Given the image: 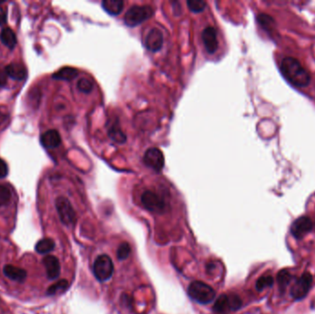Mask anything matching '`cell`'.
<instances>
[{"label":"cell","mask_w":315,"mask_h":314,"mask_svg":"<svg viewBox=\"0 0 315 314\" xmlns=\"http://www.w3.org/2000/svg\"><path fill=\"white\" fill-rule=\"evenodd\" d=\"M144 163L155 171H159L164 167V156L161 151L156 148H152L145 153Z\"/></svg>","instance_id":"cell-9"},{"label":"cell","mask_w":315,"mask_h":314,"mask_svg":"<svg viewBox=\"0 0 315 314\" xmlns=\"http://www.w3.org/2000/svg\"><path fill=\"white\" fill-rule=\"evenodd\" d=\"M11 199V192L5 185H0V208L7 206Z\"/></svg>","instance_id":"cell-27"},{"label":"cell","mask_w":315,"mask_h":314,"mask_svg":"<svg viewBox=\"0 0 315 314\" xmlns=\"http://www.w3.org/2000/svg\"><path fill=\"white\" fill-rule=\"evenodd\" d=\"M164 37L163 33L157 28L152 29L150 33H148L146 40H145V46L148 50L151 52H158L161 49L163 46Z\"/></svg>","instance_id":"cell-11"},{"label":"cell","mask_w":315,"mask_h":314,"mask_svg":"<svg viewBox=\"0 0 315 314\" xmlns=\"http://www.w3.org/2000/svg\"><path fill=\"white\" fill-rule=\"evenodd\" d=\"M154 14L151 6H133L125 15V23L129 27H136L149 20Z\"/></svg>","instance_id":"cell-3"},{"label":"cell","mask_w":315,"mask_h":314,"mask_svg":"<svg viewBox=\"0 0 315 314\" xmlns=\"http://www.w3.org/2000/svg\"><path fill=\"white\" fill-rule=\"evenodd\" d=\"M242 300L235 294L220 295L213 306L216 314H229L242 307Z\"/></svg>","instance_id":"cell-5"},{"label":"cell","mask_w":315,"mask_h":314,"mask_svg":"<svg viewBox=\"0 0 315 314\" xmlns=\"http://www.w3.org/2000/svg\"><path fill=\"white\" fill-rule=\"evenodd\" d=\"M292 279V275H290L288 270H281L277 274V282L281 288H286Z\"/></svg>","instance_id":"cell-25"},{"label":"cell","mask_w":315,"mask_h":314,"mask_svg":"<svg viewBox=\"0 0 315 314\" xmlns=\"http://www.w3.org/2000/svg\"><path fill=\"white\" fill-rule=\"evenodd\" d=\"M7 165L5 160H3L2 158H0V178H4L7 175Z\"/></svg>","instance_id":"cell-30"},{"label":"cell","mask_w":315,"mask_h":314,"mask_svg":"<svg viewBox=\"0 0 315 314\" xmlns=\"http://www.w3.org/2000/svg\"><path fill=\"white\" fill-rule=\"evenodd\" d=\"M3 273L7 276V278L13 280V281L21 282L25 281L27 278V272L24 269L20 268L18 266H15L12 264H7L3 267Z\"/></svg>","instance_id":"cell-15"},{"label":"cell","mask_w":315,"mask_h":314,"mask_svg":"<svg viewBox=\"0 0 315 314\" xmlns=\"http://www.w3.org/2000/svg\"><path fill=\"white\" fill-rule=\"evenodd\" d=\"M43 263L46 267L47 277L51 280L58 278L61 273V265L57 257L53 256H46L43 259Z\"/></svg>","instance_id":"cell-13"},{"label":"cell","mask_w":315,"mask_h":314,"mask_svg":"<svg viewBox=\"0 0 315 314\" xmlns=\"http://www.w3.org/2000/svg\"><path fill=\"white\" fill-rule=\"evenodd\" d=\"M202 41L207 52L213 54L218 48L217 32L214 27H207L202 33Z\"/></svg>","instance_id":"cell-12"},{"label":"cell","mask_w":315,"mask_h":314,"mask_svg":"<svg viewBox=\"0 0 315 314\" xmlns=\"http://www.w3.org/2000/svg\"><path fill=\"white\" fill-rule=\"evenodd\" d=\"M313 228L314 223L309 216H300L292 223L290 227V232L296 239L301 240L304 236L307 235Z\"/></svg>","instance_id":"cell-10"},{"label":"cell","mask_w":315,"mask_h":314,"mask_svg":"<svg viewBox=\"0 0 315 314\" xmlns=\"http://www.w3.org/2000/svg\"><path fill=\"white\" fill-rule=\"evenodd\" d=\"M92 271L99 281L109 280L113 274V262L111 257L107 255L98 256L94 261Z\"/></svg>","instance_id":"cell-4"},{"label":"cell","mask_w":315,"mask_h":314,"mask_svg":"<svg viewBox=\"0 0 315 314\" xmlns=\"http://www.w3.org/2000/svg\"><path fill=\"white\" fill-rule=\"evenodd\" d=\"M274 278L271 275H262L256 282V288L258 291H262L264 288L273 286Z\"/></svg>","instance_id":"cell-23"},{"label":"cell","mask_w":315,"mask_h":314,"mask_svg":"<svg viewBox=\"0 0 315 314\" xmlns=\"http://www.w3.org/2000/svg\"><path fill=\"white\" fill-rule=\"evenodd\" d=\"M191 299L199 304H210L216 298V292L210 285L202 281H194L188 287Z\"/></svg>","instance_id":"cell-2"},{"label":"cell","mask_w":315,"mask_h":314,"mask_svg":"<svg viewBox=\"0 0 315 314\" xmlns=\"http://www.w3.org/2000/svg\"><path fill=\"white\" fill-rule=\"evenodd\" d=\"M141 203L144 209L157 214L163 213L166 208L163 198L152 191H145L141 196Z\"/></svg>","instance_id":"cell-7"},{"label":"cell","mask_w":315,"mask_h":314,"mask_svg":"<svg viewBox=\"0 0 315 314\" xmlns=\"http://www.w3.org/2000/svg\"><path fill=\"white\" fill-rule=\"evenodd\" d=\"M5 71L7 73V76H9L11 79H16L19 81L26 79L27 69L25 66H22L19 63H11L7 65Z\"/></svg>","instance_id":"cell-16"},{"label":"cell","mask_w":315,"mask_h":314,"mask_svg":"<svg viewBox=\"0 0 315 314\" xmlns=\"http://www.w3.org/2000/svg\"><path fill=\"white\" fill-rule=\"evenodd\" d=\"M77 87H78L79 92H83V93H90L93 90V83L90 79H81L78 81Z\"/></svg>","instance_id":"cell-28"},{"label":"cell","mask_w":315,"mask_h":314,"mask_svg":"<svg viewBox=\"0 0 315 314\" xmlns=\"http://www.w3.org/2000/svg\"><path fill=\"white\" fill-rule=\"evenodd\" d=\"M102 7L111 16H117L123 10L124 2L122 0H104Z\"/></svg>","instance_id":"cell-17"},{"label":"cell","mask_w":315,"mask_h":314,"mask_svg":"<svg viewBox=\"0 0 315 314\" xmlns=\"http://www.w3.org/2000/svg\"><path fill=\"white\" fill-rule=\"evenodd\" d=\"M130 254H131V247H130V245L127 242H123L119 246V248L117 249V252H116L117 258L121 261L127 259L128 256H130Z\"/></svg>","instance_id":"cell-26"},{"label":"cell","mask_w":315,"mask_h":314,"mask_svg":"<svg viewBox=\"0 0 315 314\" xmlns=\"http://www.w3.org/2000/svg\"><path fill=\"white\" fill-rule=\"evenodd\" d=\"M280 71L290 84L298 88L306 87L311 82V75L308 70L294 57L289 56L283 59L280 64Z\"/></svg>","instance_id":"cell-1"},{"label":"cell","mask_w":315,"mask_h":314,"mask_svg":"<svg viewBox=\"0 0 315 314\" xmlns=\"http://www.w3.org/2000/svg\"><path fill=\"white\" fill-rule=\"evenodd\" d=\"M55 243L50 238L43 239L36 243L35 250L40 255H47L53 251Z\"/></svg>","instance_id":"cell-20"},{"label":"cell","mask_w":315,"mask_h":314,"mask_svg":"<svg viewBox=\"0 0 315 314\" xmlns=\"http://www.w3.org/2000/svg\"><path fill=\"white\" fill-rule=\"evenodd\" d=\"M78 75H79V71L76 68L69 67V66H65V67L61 68L58 71L54 73L52 75V79L70 81V80H72L75 78H77Z\"/></svg>","instance_id":"cell-18"},{"label":"cell","mask_w":315,"mask_h":314,"mask_svg":"<svg viewBox=\"0 0 315 314\" xmlns=\"http://www.w3.org/2000/svg\"><path fill=\"white\" fill-rule=\"evenodd\" d=\"M41 143L46 149H55L61 144V137L58 131L51 129L41 136Z\"/></svg>","instance_id":"cell-14"},{"label":"cell","mask_w":315,"mask_h":314,"mask_svg":"<svg viewBox=\"0 0 315 314\" xmlns=\"http://www.w3.org/2000/svg\"><path fill=\"white\" fill-rule=\"evenodd\" d=\"M313 284V276L310 273H304L302 276H300L290 289L291 297L296 300H302L306 295L308 294L309 290Z\"/></svg>","instance_id":"cell-8"},{"label":"cell","mask_w":315,"mask_h":314,"mask_svg":"<svg viewBox=\"0 0 315 314\" xmlns=\"http://www.w3.org/2000/svg\"><path fill=\"white\" fill-rule=\"evenodd\" d=\"M187 6L192 12L200 13L206 8L207 3L203 0H189L187 1Z\"/></svg>","instance_id":"cell-24"},{"label":"cell","mask_w":315,"mask_h":314,"mask_svg":"<svg viewBox=\"0 0 315 314\" xmlns=\"http://www.w3.org/2000/svg\"><path fill=\"white\" fill-rule=\"evenodd\" d=\"M6 19H7L6 13H5L4 9H3L2 7H0V25H1V24H3V23L6 21Z\"/></svg>","instance_id":"cell-33"},{"label":"cell","mask_w":315,"mask_h":314,"mask_svg":"<svg viewBox=\"0 0 315 314\" xmlns=\"http://www.w3.org/2000/svg\"><path fill=\"white\" fill-rule=\"evenodd\" d=\"M55 208L57 210L61 222L66 226H70L76 222V212L69 200L60 197L55 200Z\"/></svg>","instance_id":"cell-6"},{"label":"cell","mask_w":315,"mask_h":314,"mask_svg":"<svg viewBox=\"0 0 315 314\" xmlns=\"http://www.w3.org/2000/svg\"><path fill=\"white\" fill-rule=\"evenodd\" d=\"M68 286H69L68 282L66 281V279H62L57 283L52 285L51 287H49V288L47 289V294L54 295L58 292H61V291H66Z\"/></svg>","instance_id":"cell-22"},{"label":"cell","mask_w":315,"mask_h":314,"mask_svg":"<svg viewBox=\"0 0 315 314\" xmlns=\"http://www.w3.org/2000/svg\"><path fill=\"white\" fill-rule=\"evenodd\" d=\"M109 137L117 143H125L126 140V136L124 134V132L116 125L112 126L109 130Z\"/></svg>","instance_id":"cell-21"},{"label":"cell","mask_w":315,"mask_h":314,"mask_svg":"<svg viewBox=\"0 0 315 314\" xmlns=\"http://www.w3.org/2000/svg\"><path fill=\"white\" fill-rule=\"evenodd\" d=\"M7 117H8V113H7V109L3 106H0V125L7 121Z\"/></svg>","instance_id":"cell-31"},{"label":"cell","mask_w":315,"mask_h":314,"mask_svg":"<svg viewBox=\"0 0 315 314\" xmlns=\"http://www.w3.org/2000/svg\"><path fill=\"white\" fill-rule=\"evenodd\" d=\"M258 22L263 28H267V27L272 25V23L274 22V20L266 14H260L258 16Z\"/></svg>","instance_id":"cell-29"},{"label":"cell","mask_w":315,"mask_h":314,"mask_svg":"<svg viewBox=\"0 0 315 314\" xmlns=\"http://www.w3.org/2000/svg\"><path fill=\"white\" fill-rule=\"evenodd\" d=\"M7 73L0 70V88H3L7 84Z\"/></svg>","instance_id":"cell-32"},{"label":"cell","mask_w":315,"mask_h":314,"mask_svg":"<svg viewBox=\"0 0 315 314\" xmlns=\"http://www.w3.org/2000/svg\"><path fill=\"white\" fill-rule=\"evenodd\" d=\"M0 40L4 46L9 49H13L17 44L16 34L10 28H4L0 33Z\"/></svg>","instance_id":"cell-19"}]
</instances>
